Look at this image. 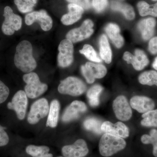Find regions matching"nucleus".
Here are the masks:
<instances>
[{
  "label": "nucleus",
  "mask_w": 157,
  "mask_h": 157,
  "mask_svg": "<svg viewBox=\"0 0 157 157\" xmlns=\"http://www.w3.org/2000/svg\"><path fill=\"white\" fill-rule=\"evenodd\" d=\"M79 52L84 55L85 56L91 61L100 63L101 60L98 57L92 46L90 45L86 44L83 46L81 50H79Z\"/></svg>",
  "instance_id": "31"
},
{
  "label": "nucleus",
  "mask_w": 157,
  "mask_h": 157,
  "mask_svg": "<svg viewBox=\"0 0 157 157\" xmlns=\"http://www.w3.org/2000/svg\"><path fill=\"white\" fill-rule=\"evenodd\" d=\"M59 53L58 63L61 67H69L73 61V42L66 39L62 40L59 45Z\"/></svg>",
  "instance_id": "6"
},
{
  "label": "nucleus",
  "mask_w": 157,
  "mask_h": 157,
  "mask_svg": "<svg viewBox=\"0 0 157 157\" xmlns=\"http://www.w3.org/2000/svg\"><path fill=\"white\" fill-rule=\"evenodd\" d=\"M3 16L5 20L2 25V31L5 35L11 36L20 29L22 25V19L17 14H15L9 6H6L4 9Z\"/></svg>",
  "instance_id": "5"
},
{
  "label": "nucleus",
  "mask_w": 157,
  "mask_h": 157,
  "mask_svg": "<svg viewBox=\"0 0 157 157\" xmlns=\"http://www.w3.org/2000/svg\"><path fill=\"white\" fill-rule=\"evenodd\" d=\"M123 59L128 64H132L135 70H141L148 64L149 61L146 55L143 51L136 49L135 55L126 52L124 53Z\"/></svg>",
  "instance_id": "13"
},
{
  "label": "nucleus",
  "mask_w": 157,
  "mask_h": 157,
  "mask_svg": "<svg viewBox=\"0 0 157 157\" xmlns=\"http://www.w3.org/2000/svg\"><path fill=\"white\" fill-rule=\"evenodd\" d=\"M81 72L82 75L86 79V81L88 83H93L95 81V78L92 76L89 71L86 68L85 66H82L81 67Z\"/></svg>",
  "instance_id": "37"
},
{
  "label": "nucleus",
  "mask_w": 157,
  "mask_h": 157,
  "mask_svg": "<svg viewBox=\"0 0 157 157\" xmlns=\"http://www.w3.org/2000/svg\"><path fill=\"white\" fill-rule=\"evenodd\" d=\"M126 145L122 137L105 133L101 137L99 143L100 154L104 157H109L123 149Z\"/></svg>",
  "instance_id": "2"
},
{
  "label": "nucleus",
  "mask_w": 157,
  "mask_h": 157,
  "mask_svg": "<svg viewBox=\"0 0 157 157\" xmlns=\"http://www.w3.org/2000/svg\"><path fill=\"white\" fill-rule=\"evenodd\" d=\"M61 157V156H60V157Z\"/></svg>",
  "instance_id": "43"
},
{
  "label": "nucleus",
  "mask_w": 157,
  "mask_h": 157,
  "mask_svg": "<svg viewBox=\"0 0 157 157\" xmlns=\"http://www.w3.org/2000/svg\"><path fill=\"white\" fill-rule=\"evenodd\" d=\"M100 53L101 57L107 63H110L112 60V52L108 39L105 35L101 36L99 40Z\"/></svg>",
  "instance_id": "22"
},
{
  "label": "nucleus",
  "mask_w": 157,
  "mask_h": 157,
  "mask_svg": "<svg viewBox=\"0 0 157 157\" xmlns=\"http://www.w3.org/2000/svg\"><path fill=\"white\" fill-rule=\"evenodd\" d=\"M85 66L95 78H103L107 74V69L104 65L87 62Z\"/></svg>",
  "instance_id": "25"
},
{
  "label": "nucleus",
  "mask_w": 157,
  "mask_h": 157,
  "mask_svg": "<svg viewBox=\"0 0 157 157\" xmlns=\"http://www.w3.org/2000/svg\"><path fill=\"white\" fill-rule=\"evenodd\" d=\"M23 80L26 83L25 92L28 98L34 99L44 94L48 89V86L41 82L36 73L31 72L23 76Z\"/></svg>",
  "instance_id": "3"
},
{
  "label": "nucleus",
  "mask_w": 157,
  "mask_h": 157,
  "mask_svg": "<svg viewBox=\"0 0 157 157\" xmlns=\"http://www.w3.org/2000/svg\"><path fill=\"white\" fill-rule=\"evenodd\" d=\"M101 122L95 118H89L86 120L83 123L85 128L88 131H92L97 134L102 133Z\"/></svg>",
  "instance_id": "28"
},
{
  "label": "nucleus",
  "mask_w": 157,
  "mask_h": 157,
  "mask_svg": "<svg viewBox=\"0 0 157 157\" xmlns=\"http://www.w3.org/2000/svg\"><path fill=\"white\" fill-rule=\"evenodd\" d=\"M111 8L114 11L122 12L127 19L132 20L135 18V12L134 9L129 4L117 1H112Z\"/></svg>",
  "instance_id": "20"
},
{
  "label": "nucleus",
  "mask_w": 157,
  "mask_h": 157,
  "mask_svg": "<svg viewBox=\"0 0 157 157\" xmlns=\"http://www.w3.org/2000/svg\"><path fill=\"white\" fill-rule=\"evenodd\" d=\"M27 97L25 92L18 91L13 97L11 102L8 103L7 105L9 109L15 111L17 118L20 120H23L25 117L28 104Z\"/></svg>",
  "instance_id": "9"
},
{
  "label": "nucleus",
  "mask_w": 157,
  "mask_h": 157,
  "mask_svg": "<svg viewBox=\"0 0 157 157\" xmlns=\"http://www.w3.org/2000/svg\"><path fill=\"white\" fill-rule=\"evenodd\" d=\"M48 101L45 98H42L34 102L29 113L28 121L31 124H35L41 119L48 115L49 111Z\"/></svg>",
  "instance_id": "8"
},
{
  "label": "nucleus",
  "mask_w": 157,
  "mask_h": 157,
  "mask_svg": "<svg viewBox=\"0 0 157 157\" xmlns=\"http://www.w3.org/2000/svg\"><path fill=\"white\" fill-rule=\"evenodd\" d=\"M105 32L117 48H121L124 44V39L120 34L119 27L113 23H109L105 28Z\"/></svg>",
  "instance_id": "19"
},
{
  "label": "nucleus",
  "mask_w": 157,
  "mask_h": 157,
  "mask_svg": "<svg viewBox=\"0 0 157 157\" xmlns=\"http://www.w3.org/2000/svg\"><path fill=\"white\" fill-rule=\"evenodd\" d=\"M108 5L107 0H93V8L98 12L104 11Z\"/></svg>",
  "instance_id": "32"
},
{
  "label": "nucleus",
  "mask_w": 157,
  "mask_h": 157,
  "mask_svg": "<svg viewBox=\"0 0 157 157\" xmlns=\"http://www.w3.org/2000/svg\"><path fill=\"white\" fill-rule=\"evenodd\" d=\"M141 142L145 144H155L157 142V136L153 135H144L141 137Z\"/></svg>",
  "instance_id": "34"
},
{
  "label": "nucleus",
  "mask_w": 157,
  "mask_h": 157,
  "mask_svg": "<svg viewBox=\"0 0 157 157\" xmlns=\"http://www.w3.org/2000/svg\"><path fill=\"white\" fill-rule=\"evenodd\" d=\"M137 7L140 16L157 17V2L150 5L144 1H140L137 4Z\"/></svg>",
  "instance_id": "23"
},
{
  "label": "nucleus",
  "mask_w": 157,
  "mask_h": 157,
  "mask_svg": "<svg viewBox=\"0 0 157 157\" xmlns=\"http://www.w3.org/2000/svg\"><path fill=\"white\" fill-rule=\"evenodd\" d=\"M103 88L99 85H96L91 87L87 93L89 103L91 106L96 107L99 104V96L102 92Z\"/></svg>",
  "instance_id": "24"
},
{
  "label": "nucleus",
  "mask_w": 157,
  "mask_h": 157,
  "mask_svg": "<svg viewBox=\"0 0 157 157\" xmlns=\"http://www.w3.org/2000/svg\"><path fill=\"white\" fill-rule=\"evenodd\" d=\"M113 108L116 116L120 120L127 121L132 117V109L126 98L124 96H119L116 98L113 101Z\"/></svg>",
  "instance_id": "11"
},
{
  "label": "nucleus",
  "mask_w": 157,
  "mask_h": 157,
  "mask_svg": "<svg viewBox=\"0 0 157 157\" xmlns=\"http://www.w3.org/2000/svg\"><path fill=\"white\" fill-rule=\"evenodd\" d=\"M130 104L133 109L140 113H145L153 110L155 107L154 101L144 96H135L131 99Z\"/></svg>",
  "instance_id": "16"
},
{
  "label": "nucleus",
  "mask_w": 157,
  "mask_h": 157,
  "mask_svg": "<svg viewBox=\"0 0 157 157\" xmlns=\"http://www.w3.org/2000/svg\"><path fill=\"white\" fill-rule=\"evenodd\" d=\"M41 157H53V155L51 154H49V153H48L43 155V156Z\"/></svg>",
  "instance_id": "41"
},
{
  "label": "nucleus",
  "mask_w": 157,
  "mask_h": 157,
  "mask_svg": "<svg viewBox=\"0 0 157 157\" xmlns=\"http://www.w3.org/2000/svg\"><path fill=\"white\" fill-rule=\"evenodd\" d=\"M156 25V21L153 17H148L139 21L137 25V28L144 40H148L153 36Z\"/></svg>",
  "instance_id": "18"
},
{
  "label": "nucleus",
  "mask_w": 157,
  "mask_h": 157,
  "mask_svg": "<svg viewBox=\"0 0 157 157\" xmlns=\"http://www.w3.org/2000/svg\"><path fill=\"white\" fill-rule=\"evenodd\" d=\"M9 137L3 127L0 125V147L6 146L9 142Z\"/></svg>",
  "instance_id": "35"
},
{
  "label": "nucleus",
  "mask_w": 157,
  "mask_h": 157,
  "mask_svg": "<svg viewBox=\"0 0 157 157\" xmlns=\"http://www.w3.org/2000/svg\"><path fill=\"white\" fill-rule=\"evenodd\" d=\"M152 66L155 70H157V57L155 59L153 63Z\"/></svg>",
  "instance_id": "40"
},
{
  "label": "nucleus",
  "mask_w": 157,
  "mask_h": 157,
  "mask_svg": "<svg viewBox=\"0 0 157 157\" xmlns=\"http://www.w3.org/2000/svg\"><path fill=\"white\" fill-rule=\"evenodd\" d=\"M10 91L8 86L0 80V104L7 100L9 97Z\"/></svg>",
  "instance_id": "33"
},
{
  "label": "nucleus",
  "mask_w": 157,
  "mask_h": 157,
  "mask_svg": "<svg viewBox=\"0 0 157 157\" xmlns=\"http://www.w3.org/2000/svg\"><path fill=\"white\" fill-rule=\"evenodd\" d=\"M69 12L62 17L61 22L66 25H71L79 20L84 12V9L76 4H70L68 6Z\"/></svg>",
  "instance_id": "17"
},
{
  "label": "nucleus",
  "mask_w": 157,
  "mask_h": 157,
  "mask_svg": "<svg viewBox=\"0 0 157 157\" xmlns=\"http://www.w3.org/2000/svg\"><path fill=\"white\" fill-rule=\"evenodd\" d=\"M87 109L86 105L82 101H73L64 111L62 121L64 122H68L76 119L79 117L81 113L85 112Z\"/></svg>",
  "instance_id": "14"
},
{
  "label": "nucleus",
  "mask_w": 157,
  "mask_h": 157,
  "mask_svg": "<svg viewBox=\"0 0 157 157\" xmlns=\"http://www.w3.org/2000/svg\"><path fill=\"white\" fill-rule=\"evenodd\" d=\"M33 51L32 44L26 40L21 41L16 47L14 64L24 73H31L36 67L37 63L33 56Z\"/></svg>",
  "instance_id": "1"
},
{
  "label": "nucleus",
  "mask_w": 157,
  "mask_h": 157,
  "mask_svg": "<svg viewBox=\"0 0 157 157\" xmlns=\"http://www.w3.org/2000/svg\"><path fill=\"white\" fill-rule=\"evenodd\" d=\"M152 1H157V0H152Z\"/></svg>",
  "instance_id": "42"
},
{
  "label": "nucleus",
  "mask_w": 157,
  "mask_h": 157,
  "mask_svg": "<svg viewBox=\"0 0 157 157\" xmlns=\"http://www.w3.org/2000/svg\"><path fill=\"white\" fill-rule=\"evenodd\" d=\"M86 90V86L81 79L77 77L70 76L61 81L58 86L60 94L72 96L82 94Z\"/></svg>",
  "instance_id": "4"
},
{
  "label": "nucleus",
  "mask_w": 157,
  "mask_h": 157,
  "mask_svg": "<svg viewBox=\"0 0 157 157\" xmlns=\"http://www.w3.org/2000/svg\"><path fill=\"white\" fill-rule=\"evenodd\" d=\"M60 104L57 100H54L51 103L46 126L55 128L58 122Z\"/></svg>",
  "instance_id": "21"
},
{
  "label": "nucleus",
  "mask_w": 157,
  "mask_h": 157,
  "mask_svg": "<svg viewBox=\"0 0 157 157\" xmlns=\"http://www.w3.org/2000/svg\"><path fill=\"white\" fill-rule=\"evenodd\" d=\"M27 153L33 157H41L45 154L48 153L49 148L46 146H37L30 145L26 148Z\"/></svg>",
  "instance_id": "30"
},
{
  "label": "nucleus",
  "mask_w": 157,
  "mask_h": 157,
  "mask_svg": "<svg viewBox=\"0 0 157 157\" xmlns=\"http://www.w3.org/2000/svg\"><path fill=\"white\" fill-rule=\"evenodd\" d=\"M37 0H14V3L19 11L23 13L30 12L36 6Z\"/></svg>",
  "instance_id": "29"
},
{
  "label": "nucleus",
  "mask_w": 157,
  "mask_h": 157,
  "mask_svg": "<svg viewBox=\"0 0 157 157\" xmlns=\"http://www.w3.org/2000/svg\"><path fill=\"white\" fill-rule=\"evenodd\" d=\"M101 128L102 132L122 138H126L129 136L128 128L121 122H118L114 124L109 121L104 122L102 124Z\"/></svg>",
  "instance_id": "15"
},
{
  "label": "nucleus",
  "mask_w": 157,
  "mask_h": 157,
  "mask_svg": "<svg viewBox=\"0 0 157 157\" xmlns=\"http://www.w3.org/2000/svg\"><path fill=\"white\" fill-rule=\"evenodd\" d=\"M148 50L152 54L157 53V37L152 38L149 42Z\"/></svg>",
  "instance_id": "38"
},
{
  "label": "nucleus",
  "mask_w": 157,
  "mask_h": 157,
  "mask_svg": "<svg viewBox=\"0 0 157 157\" xmlns=\"http://www.w3.org/2000/svg\"><path fill=\"white\" fill-rule=\"evenodd\" d=\"M88 152L87 144L83 139H78L72 145L64 146L62 150L64 157H83Z\"/></svg>",
  "instance_id": "12"
},
{
  "label": "nucleus",
  "mask_w": 157,
  "mask_h": 157,
  "mask_svg": "<svg viewBox=\"0 0 157 157\" xmlns=\"http://www.w3.org/2000/svg\"><path fill=\"white\" fill-rule=\"evenodd\" d=\"M93 26L94 23L91 20H86L80 27L69 31L66 36L67 39L73 43L80 42L87 39L94 33Z\"/></svg>",
  "instance_id": "7"
},
{
  "label": "nucleus",
  "mask_w": 157,
  "mask_h": 157,
  "mask_svg": "<svg viewBox=\"0 0 157 157\" xmlns=\"http://www.w3.org/2000/svg\"><path fill=\"white\" fill-rule=\"evenodd\" d=\"M153 145V154L155 157H157V142Z\"/></svg>",
  "instance_id": "39"
},
{
  "label": "nucleus",
  "mask_w": 157,
  "mask_h": 157,
  "mask_svg": "<svg viewBox=\"0 0 157 157\" xmlns=\"http://www.w3.org/2000/svg\"><path fill=\"white\" fill-rule=\"evenodd\" d=\"M68 2L72 4H76L81 6L84 9L87 10L90 7L91 4L90 0H67Z\"/></svg>",
  "instance_id": "36"
},
{
  "label": "nucleus",
  "mask_w": 157,
  "mask_h": 157,
  "mask_svg": "<svg viewBox=\"0 0 157 157\" xmlns=\"http://www.w3.org/2000/svg\"><path fill=\"white\" fill-rule=\"evenodd\" d=\"M25 22L28 25H30L34 22H39L43 30H50L52 26V20L44 10L35 11L26 15Z\"/></svg>",
  "instance_id": "10"
},
{
  "label": "nucleus",
  "mask_w": 157,
  "mask_h": 157,
  "mask_svg": "<svg viewBox=\"0 0 157 157\" xmlns=\"http://www.w3.org/2000/svg\"><path fill=\"white\" fill-rule=\"evenodd\" d=\"M141 124L147 127H157V109L144 113Z\"/></svg>",
  "instance_id": "27"
},
{
  "label": "nucleus",
  "mask_w": 157,
  "mask_h": 157,
  "mask_svg": "<svg viewBox=\"0 0 157 157\" xmlns=\"http://www.w3.org/2000/svg\"><path fill=\"white\" fill-rule=\"evenodd\" d=\"M138 80L141 84L157 86V72L153 70L146 71L141 73L138 77Z\"/></svg>",
  "instance_id": "26"
}]
</instances>
